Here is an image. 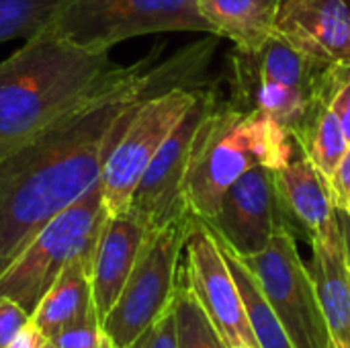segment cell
<instances>
[{"label": "cell", "mask_w": 350, "mask_h": 348, "mask_svg": "<svg viewBox=\"0 0 350 348\" xmlns=\"http://www.w3.org/2000/svg\"><path fill=\"white\" fill-rule=\"evenodd\" d=\"M205 224L238 256L265 250L283 228L295 232L283 205L275 168L269 164H258L240 176L224 193L215 217Z\"/></svg>", "instance_id": "cell-11"}, {"label": "cell", "mask_w": 350, "mask_h": 348, "mask_svg": "<svg viewBox=\"0 0 350 348\" xmlns=\"http://www.w3.org/2000/svg\"><path fill=\"white\" fill-rule=\"evenodd\" d=\"M275 31L322 64L350 68V0H279Z\"/></svg>", "instance_id": "cell-12"}, {"label": "cell", "mask_w": 350, "mask_h": 348, "mask_svg": "<svg viewBox=\"0 0 350 348\" xmlns=\"http://www.w3.org/2000/svg\"><path fill=\"white\" fill-rule=\"evenodd\" d=\"M240 258L273 306L293 348H332L310 267L299 256L291 228L279 230L265 250Z\"/></svg>", "instance_id": "cell-8"}, {"label": "cell", "mask_w": 350, "mask_h": 348, "mask_svg": "<svg viewBox=\"0 0 350 348\" xmlns=\"http://www.w3.org/2000/svg\"><path fill=\"white\" fill-rule=\"evenodd\" d=\"M45 348H57V347H55V345H53L51 340H47V345H45Z\"/></svg>", "instance_id": "cell-29"}, {"label": "cell", "mask_w": 350, "mask_h": 348, "mask_svg": "<svg viewBox=\"0 0 350 348\" xmlns=\"http://www.w3.org/2000/svg\"><path fill=\"white\" fill-rule=\"evenodd\" d=\"M129 348H178V334H176V318L172 306L152 322Z\"/></svg>", "instance_id": "cell-23"}, {"label": "cell", "mask_w": 350, "mask_h": 348, "mask_svg": "<svg viewBox=\"0 0 350 348\" xmlns=\"http://www.w3.org/2000/svg\"><path fill=\"white\" fill-rule=\"evenodd\" d=\"M203 86L185 82L146 96L119 133L100 172L103 199L109 213L125 211L150 162L197 103Z\"/></svg>", "instance_id": "cell-7"}, {"label": "cell", "mask_w": 350, "mask_h": 348, "mask_svg": "<svg viewBox=\"0 0 350 348\" xmlns=\"http://www.w3.org/2000/svg\"><path fill=\"white\" fill-rule=\"evenodd\" d=\"M148 232V224L131 209L107 215L90 267L92 299L100 324L121 295L137 263Z\"/></svg>", "instance_id": "cell-13"}, {"label": "cell", "mask_w": 350, "mask_h": 348, "mask_svg": "<svg viewBox=\"0 0 350 348\" xmlns=\"http://www.w3.org/2000/svg\"><path fill=\"white\" fill-rule=\"evenodd\" d=\"M338 219H340V228H342V236H345V244H347V256H349L350 265V215L349 211L338 209Z\"/></svg>", "instance_id": "cell-28"}, {"label": "cell", "mask_w": 350, "mask_h": 348, "mask_svg": "<svg viewBox=\"0 0 350 348\" xmlns=\"http://www.w3.org/2000/svg\"><path fill=\"white\" fill-rule=\"evenodd\" d=\"M246 348H252V347H246Z\"/></svg>", "instance_id": "cell-32"}, {"label": "cell", "mask_w": 350, "mask_h": 348, "mask_svg": "<svg viewBox=\"0 0 350 348\" xmlns=\"http://www.w3.org/2000/svg\"><path fill=\"white\" fill-rule=\"evenodd\" d=\"M193 219L195 215L189 211L148 232L121 295L103 320V330L113 347L129 348L172 306L185 242Z\"/></svg>", "instance_id": "cell-6"}, {"label": "cell", "mask_w": 350, "mask_h": 348, "mask_svg": "<svg viewBox=\"0 0 350 348\" xmlns=\"http://www.w3.org/2000/svg\"><path fill=\"white\" fill-rule=\"evenodd\" d=\"M0 348H2V347H0Z\"/></svg>", "instance_id": "cell-33"}, {"label": "cell", "mask_w": 350, "mask_h": 348, "mask_svg": "<svg viewBox=\"0 0 350 348\" xmlns=\"http://www.w3.org/2000/svg\"><path fill=\"white\" fill-rule=\"evenodd\" d=\"M107 348H117V347H113V345H109V347H107Z\"/></svg>", "instance_id": "cell-30"}, {"label": "cell", "mask_w": 350, "mask_h": 348, "mask_svg": "<svg viewBox=\"0 0 350 348\" xmlns=\"http://www.w3.org/2000/svg\"><path fill=\"white\" fill-rule=\"evenodd\" d=\"M31 322V316L10 297L0 295V347L6 348L10 340Z\"/></svg>", "instance_id": "cell-24"}, {"label": "cell", "mask_w": 350, "mask_h": 348, "mask_svg": "<svg viewBox=\"0 0 350 348\" xmlns=\"http://www.w3.org/2000/svg\"><path fill=\"white\" fill-rule=\"evenodd\" d=\"M109 211L100 180L57 213L0 275V295L16 302L29 316L59 273L76 258L94 254Z\"/></svg>", "instance_id": "cell-4"}, {"label": "cell", "mask_w": 350, "mask_h": 348, "mask_svg": "<svg viewBox=\"0 0 350 348\" xmlns=\"http://www.w3.org/2000/svg\"><path fill=\"white\" fill-rule=\"evenodd\" d=\"M51 343L57 348H107L111 345L96 312L88 314L82 322L57 334Z\"/></svg>", "instance_id": "cell-22"}, {"label": "cell", "mask_w": 350, "mask_h": 348, "mask_svg": "<svg viewBox=\"0 0 350 348\" xmlns=\"http://www.w3.org/2000/svg\"><path fill=\"white\" fill-rule=\"evenodd\" d=\"M90 267L92 254L72 260L31 314V322L47 340H53L64 330L82 322L88 314L96 312L90 285Z\"/></svg>", "instance_id": "cell-16"}, {"label": "cell", "mask_w": 350, "mask_h": 348, "mask_svg": "<svg viewBox=\"0 0 350 348\" xmlns=\"http://www.w3.org/2000/svg\"><path fill=\"white\" fill-rule=\"evenodd\" d=\"M131 66L86 51L43 29L0 62V158L84 101L121 80Z\"/></svg>", "instance_id": "cell-2"}, {"label": "cell", "mask_w": 350, "mask_h": 348, "mask_svg": "<svg viewBox=\"0 0 350 348\" xmlns=\"http://www.w3.org/2000/svg\"><path fill=\"white\" fill-rule=\"evenodd\" d=\"M310 273L332 348H350V265L342 228L310 240Z\"/></svg>", "instance_id": "cell-15"}, {"label": "cell", "mask_w": 350, "mask_h": 348, "mask_svg": "<svg viewBox=\"0 0 350 348\" xmlns=\"http://www.w3.org/2000/svg\"><path fill=\"white\" fill-rule=\"evenodd\" d=\"M183 55L166 66L133 64L121 80L0 158V275L43 226L100 180L137 105L160 88L187 82L193 62H180Z\"/></svg>", "instance_id": "cell-1"}, {"label": "cell", "mask_w": 350, "mask_h": 348, "mask_svg": "<svg viewBox=\"0 0 350 348\" xmlns=\"http://www.w3.org/2000/svg\"><path fill=\"white\" fill-rule=\"evenodd\" d=\"M330 191H332L336 209H342V211L350 209V144L336 174L330 180Z\"/></svg>", "instance_id": "cell-25"}, {"label": "cell", "mask_w": 350, "mask_h": 348, "mask_svg": "<svg viewBox=\"0 0 350 348\" xmlns=\"http://www.w3.org/2000/svg\"><path fill=\"white\" fill-rule=\"evenodd\" d=\"M201 14L217 37H228L234 49L252 53L277 31L279 0H197Z\"/></svg>", "instance_id": "cell-17"}, {"label": "cell", "mask_w": 350, "mask_h": 348, "mask_svg": "<svg viewBox=\"0 0 350 348\" xmlns=\"http://www.w3.org/2000/svg\"><path fill=\"white\" fill-rule=\"evenodd\" d=\"M217 238V236H215ZM219 248L228 260V267L234 275V281L238 285L240 297H242V306L246 312V320L250 324V330L258 343L260 348H293L285 328L281 326L273 306L269 304L267 295L262 293L260 285L256 283L254 275L250 273V269L244 265V260L228 246L224 244L219 238Z\"/></svg>", "instance_id": "cell-19"}, {"label": "cell", "mask_w": 350, "mask_h": 348, "mask_svg": "<svg viewBox=\"0 0 350 348\" xmlns=\"http://www.w3.org/2000/svg\"><path fill=\"white\" fill-rule=\"evenodd\" d=\"M172 310L176 318L178 348H228L217 328L205 314L203 306L195 297L183 267L178 271V283L172 299Z\"/></svg>", "instance_id": "cell-20"}, {"label": "cell", "mask_w": 350, "mask_h": 348, "mask_svg": "<svg viewBox=\"0 0 350 348\" xmlns=\"http://www.w3.org/2000/svg\"><path fill=\"white\" fill-rule=\"evenodd\" d=\"M45 29L94 53H109L113 45L139 35H215L197 0H62Z\"/></svg>", "instance_id": "cell-5"}, {"label": "cell", "mask_w": 350, "mask_h": 348, "mask_svg": "<svg viewBox=\"0 0 350 348\" xmlns=\"http://www.w3.org/2000/svg\"><path fill=\"white\" fill-rule=\"evenodd\" d=\"M183 256V273L226 347L260 348L246 320L242 297L228 260L205 222L193 219Z\"/></svg>", "instance_id": "cell-10"}, {"label": "cell", "mask_w": 350, "mask_h": 348, "mask_svg": "<svg viewBox=\"0 0 350 348\" xmlns=\"http://www.w3.org/2000/svg\"><path fill=\"white\" fill-rule=\"evenodd\" d=\"M217 98L219 94L213 86H203L197 103L162 144L133 191L127 209L137 213L150 230L189 213L185 203V180L193 162L201 123Z\"/></svg>", "instance_id": "cell-9"}, {"label": "cell", "mask_w": 350, "mask_h": 348, "mask_svg": "<svg viewBox=\"0 0 350 348\" xmlns=\"http://www.w3.org/2000/svg\"><path fill=\"white\" fill-rule=\"evenodd\" d=\"M293 139L330 185L350 144L338 115L330 107V98H322L314 107V111L310 113L304 127Z\"/></svg>", "instance_id": "cell-18"}, {"label": "cell", "mask_w": 350, "mask_h": 348, "mask_svg": "<svg viewBox=\"0 0 350 348\" xmlns=\"http://www.w3.org/2000/svg\"><path fill=\"white\" fill-rule=\"evenodd\" d=\"M330 107L338 115L340 125H342L350 142V70L340 78L338 86L334 88V94L330 98Z\"/></svg>", "instance_id": "cell-26"}, {"label": "cell", "mask_w": 350, "mask_h": 348, "mask_svg": "<svg viewBox=\"0 0 350 348\" xmlns=\"http://www.w3.org/2000/svg\"><path fill=\"white\" fill-rule=\"evenodd\" d=\"M293 150L295 139L277 123L219 96L201 123L185 180L189 211L201 222H211L224 193L240 176L258 164L277 168Z\"/></svg>", "instance_id": "cell-3"}, {"label": "cell", "mask_w": 350, "mask_h": 348, "mask_svg": "<svg viewBox=\"0 0 350 348\" xmlns=\"http://www.w3.org/2000/svg\"><path fill=\"white\" fill-rule=\"evenodd\" d=\"M347 211H349V215H350V209H347Z\"/></svg>", "instance_id": "cell-31"}, {"label": "cell", "mask_w": 350, "mask_h": 348, "mask_svg": "<svg viewBox=\"0 0 350 348\" xmlns=\"http://www.w3.org/2000/svg\"><path fill=\"white\" fill-rule=\"evenodd\" d=\"M275 176L295 232L301 230L308 240H312L340 228L330 185L308 160L297 142L289 160L275 168Z\"/></svg>", "instance_id": "cell-14"}, {"label": "cell", "mask_w": 350, "mask_h": 348, "mask_svg": "<svg viewBox=\"0 0 350 348\" xmlns=\"http://www.w3.org/2000/svg\"><path fill=\"white\" fill-rule=\"evenodd\" d=\"M47 338L39 332V328L29 322L25 328H21V332L10 340V345L6 348H45Z\"/></svg>", "instance_id": "cell-27"}, {"label": "cell", "mask_w": 350, "mask_h": 348, "mask_svg": "<svg viewBox=\"0 0 350 348\" xmlns=\"http://www.w3.org/2000/svg\"><path fill=\"white\" fill-rule=\"evenodd\" d=\"M62 0H0V43L43 31Z\"/></svg>", "instance_id": "cell-21"}]
</instances>
